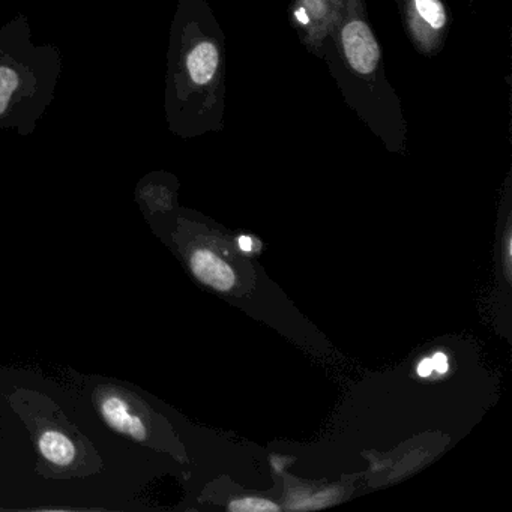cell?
Returning <instances> with one entry per match:
<instances>
[{
	"label": "cell",
	"mask_w": 512,
	"mask_h": 512,
	"mask_svg": "<svg viewBox=\"0 0 512 512\" xmlns=\"http://www.w3.org/2000/svg\"><path fill=\"white\" fill-rule=\"evenodd\" d=\"M41 455L49 463L59 467H68L76 461L77 449L67 434L58 430H46L38 439Z\"/></svg>",
	"instance_id": "cell-6"
},
{
	"label": "cell",
	"mask_w": 512,
	"mask_h": 512,
	"mask_svg": "<svg viewBox=\"0 0 512 512\" xmlns=\"http://www.w3.org/2000/svg\"><path fill=\"white\" fill-rule=\"evenodd\" d=\"M431 364H433V370H436L437 373L443 374L448 371V358H446L445 353H436L431 358Z\"/></svg>",
	"instance_id": "cell-9"
},
{
	"label": "cell",
	"mask_w": 512,
	"mask_h": 512,
	"mask_svg": "<svg viewBox=\"0 0 512 512\" xmlns=\"http://www.w3.org/2000/svg\"><path fill=\"white\" fill-rule=\"evenodd\" d=\"M220 56L217 47L211 41L197 44L185 59V68L191 82L197 86H205L214 79L217 73Z\"/></svg>",
	"instance_id": "cell-5"
},
{
	"label": "cell",
	"mask_w": 512,
	"mask_h": 512,
	"mask_svg": "<svg viewBox=\"0 0 512 512\" xmlns=\"http://www.w3.org/2000/svg\"><path fill=\"white\" fill-rule=\"evenodd\" d=\"M343 46L347 61L356 73H373L379 64L380 49L376 38L364 22L356 20L343 29Z\"/></svg>",
	"instance_id": "cell-2"
},
{
	"label": "cell",
	"mask_w": 512,
	"mask_h": 512,
	"mask_svg": "<svg viewBox=\"0 0 512 512\" xmlns=\"http://www.w3.org/2000/svg\"><path fill=\"white\" fill-rule=\"evenodd\" d=\"M64 71L58 47L32 40L28 17L20 14L0 28V130L31 136L55 100Z\"/></svg>",
	"instance_id": "cell-1"
},
{
	"label": "cell",
	"mask_w": 512,
	"mask_h": 512,
	"mask_svg": "<svg viewBox=\"0 0 512 512\" xmlns=\"http://www.w3.org/2000/svg\"><path fill=\"white\" fill-rule=\"evenodd\" d=\"M296 19H298L302 25H307L308 20H310L304 10H299L298 13H296Z\"/></svg>",
	"instance_id": "cell-13"
},
{
	"label": "cell",
	"mask_w": 512,
	"mask_h": 512,
	"mask_svg": "<svg viewBox=\"0 0 512 512\" xmlns=\"http://www.w3.org/2000/svg\"><path fill=\"white\" fill-rule=\"evenodd\" d=\"M230 511L235 512H277L280 506L268 499H259V497H244L236 499L230 503Z\"/></svg>",
	"instance_id": "cell-8"
},
{
	"label": "cell",
	"mask_w": 512,
	"mask_h": 512,
	"mask_svg": "<svg viewBox=\"0 0 512 512\" xmlns=\"http://www.w3.org/2000/svg\"><path fill=\"white\" fill-rule=\"evenodd\" d=\"M191 269L202 283L220 292H229L236 281L235 272L223 259L206 248L193 251L190 257Z\"/></svg>",
	"instance_id": "cell-4"
},
{
	"label": "cell",
	"mask_w": 512,
	"mask_h": 512,
	"mask_svg": "<svg viewBox=\"0 0 512 512\" xmlns=\"http://www.w3.org/2000/svg\"><path fill=\"white\" fill-rule=\"evenodd\" d=\"M505 247H506V250H505V253H506V260H505L506 277L511 278V275H509V272H511V236H509V233H508V235H506Z\"/></svg>",
	"instance_id": "cell-11"
},
{
	"label": "cell",
	"mask_w": 512,
	"mask_h": 512,
	"mask_svg": "<svg viewBox=\"0 0 512 512\" xmlns=\"http://www.w3.org/2000/svg\"><path fill=\"white\" fill-rule=\"evenodd\" d=\"M416 10L419 16L434 29H442L445 26L446 14L440 0H415Z\"/></svg>",
	"instance_id": "cell-7"
},
{
	"label": "cell",
	"mask_w": 512,
	"mask_h": 512,
	"mask_svg": "<svg viewBox=\"0 0 512 512\" xmlns=\"http://www.w3.org/2000/svg\"><path fill=\"white\" fill-rule=\"evenodd\" d=\"M100 412L110 428L131 439L145 440L148 437L145 422L131 410L127 400L116 394H109L100 401Z\"/></svg>",
	"instance_id": "cell-3"
},
{
	"label": "cell",
	"mask_w": 512,
	"mask_h": 512,
	"mask_svg": "<svg viewBox=\"0 0 512 512\" xmlns=\"http://www.w3.org/2000/svg\"><path fill=\"white\" fill-rule=\"evenodd\" d=\"M238 245L242 251L253 250V241H251V238H248V236H241V238L238 239Z\"/></svg>",
	"instance_id": "cell-12"
},
{
	"label": "cell",
	"mask_w": 512,
	"mask_h": 512,
	"mask_svg": "<svg viewBox=\"0 0 512 512\" xmlns=\"http://www.w3.org/2000/svg\"><path fill=\"white\" fill-rule=\"evenodd\" d=\"M416 371H418L419 376L421 377H428L431 373H433V364H431V358H425L422 359L421 362L418 364V368H416Z\"/></svg>",
	"instance_id": "cell-10"
}]
</instances>
